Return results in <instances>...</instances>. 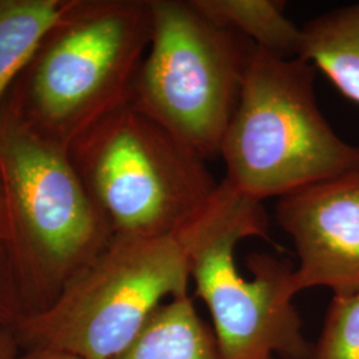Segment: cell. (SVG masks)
<instances>
[{
    "instance_id": "obj_1",
    "label": "cell",
    "mask_w": 359,
    "mask_h": 359,
    "mask_svg": "<svg viewBox=\"0 0 359 359\" xmlns=\"http://www.w3.org/2000/svg\"><path fill=\"white\" fill-rule=\"evenodd\" d=\"M191 280L210 313L225 359H311L295 309L294 268L283 259L253 253L252 278L240 274L236 248L246 238L273 244L264 203L237 191L225 179L206 205L179 231Z\"/></svg>"
},
{
    "instance_id": "obj_2",
    "label": "cell",
    "mask_w": 359,
    "mask_h": 359,
    "mask_svg": "<svg viewBox=\"0 0 359 359\" xmlns=\"http://www.w3.org/2000/svg\"><path fill=\"white\" fill-rule=\"evenodd\" d=\"M219 157L224 179L264 203L359 168V145L322 114L314 65L255 47Z\"/></svg>"
},
{
    "instance_id": "obj_3",
    "label": "cell",
    "mask_w": 359,
    "mask_h": 359,
    "mask_svg": "<svg viewBox=\"0 0 359 359\" xmlns=\"http://www.w3.org/2000/svg\"><path fill=\"white\" fill-rule=\"evenodd\" d=\"M191 270L177 233L114 236L44 308L15 323L20 346L83 359H115L165 299L189 295Z\"/></svg>"
},
{
    "instance_id": "obj_4",
    "label": "cell",
    "mask_w": 359,
    "mask_h": 359,
    "mask_svg": "<svg viewBox=\"0 0 359 359\" xmlns=\"http://www.w3.org/2000/svg\"><path fill=\"white\" fill-rule=\"evenodd\" d=\"M148 55L129 103L204 160L219 157L255 44L192 0H151Z\"/></svg>"
},
{
    "instance_id": "obj_5",
    "label": "cell",
    "mask_w": 359,
    "mask_h": 359,
    "mask_svg": "<svg viewBox=\"0 0 359 359\" xmlns=\"http://www.w3.org/2000/svg\"><path fill=\"white\" fill-rule=\"evenodd\" d=\"M0 181L7 244L47 306L115 234L65 154L20 123L0 124Z\"/></svg>"
},
{
    "instance_id": "obj_6",
    "label": "cell",
    "mask_w": 359,
    "mask_h": 359,
    "mask_svg": "<svg viewBox=\"0 0 359 359\" xmlns=\"http://www.w3.org/2000/svg\"><path fill=\"white\" fill-rule=\"evenodd\" d=\"M88 172L115 236L177 233L218 187L206 160L129 102L90 129Z\"/></svg>"
},
{
    "instance_id": "obj_7",
    "label": "cell",
    "mask_w": 359,
    "mask_h": 359,
    "mask_svg": "<svg viewBox=\"0 0 359 359\" xmlns=\"http://www.w3.org/2000/svg\"><path fill=\"white\" fill-rule=\"evenodd\" d=\"M149 39V1L80 7L34 72L31 99L38 115L51 126L76 120L77 128L90 130L128 103Z\"/></svg>"
},
{
    "instance_id": "obj_8",
    "label": "cell",
    "mask_w": 359,
    "mask_h": 359,
    "mask_svg": "<svg viewBox=\"0 0 359 359\" xmlns=\"http://www.w3.org/2000/svg\"><path fill=\"white\" fill-rule=\"evenodd\" d=\"M276 219L294 245L301 293L326 287L333 297L359 292V168L277 198Z\"/></svg>"
},
{
    "instance_id": "obj_9",
    "label": "cell",
    "mask_w": 359,
    "mask_h": 359,
    "mask_svg": "<svg viewBox=\"0 0 359 359\" xmlns=\"http://www.w3.org/2000/svg\"><path fill=\"white\" fill-rule=\"evenodd\" d=\"M115 359H225L191 295L169 299Z\"/></svg>"
},
{
    "instance_id": "obj_10",
    "label": "cell",
    "mask_w": 359,
    "mask_h": 359,
    "mask_svg": "<svg viewBox=\"0 0 359 359\" xmlns=\"http://www.w3.org/2000/svg\"><path fill=\"white\" fill-rule=\"evenodd\" d=\"M301 27L299 57L359 104V3L318 15Z\"/></svg>"
},
{
    "instance_id": "obj_11",
    "label": "cell",
    "mask_w": 359,
    "mask_h": 359,
    "mask_svg": "<svg viewBox=\"0 0 359 359\" xmlns=\"http://www.w3.org/2000/svg\"><path fill=\"white\" fill-rule=\"evenodd\" d=\"M218 26L236 31L257 48L281 57H299L302 27L285 13L280 0H192Z\"/></svg>"
},
{
    "instance_id": "obj_12",
    "label": "cell",
    "mask_w": 359,
    "mask_h": 359,
    "mask_svg": "<svg viewBox=\"0 0 359 359\" xmlns=\"http://www.w3.org/2000/svg\"><path fill=\"white\" fill-rule=\"evenodd\" d=\"M71 10L57 0H0V102L43 39Z\"/></svg>"
},
{
    "instance_id": "obj_13",
    "label": "cell",
    "mask_w": 359,
    "mask_h": 359,
    "mask_svg": "<svg viewBox=\"0 0 359 359\" xmlns=\"http://www.w3.org/2000/svg\"><path fill=\"white\" fill-rule=\"evenodd\" d=\"M311 359H359V292L333 297Z\"/></svg>"
},
{
    "instance_id": "obj_14",
    "label": "cell",
    "mask_w": 359,
    "mask_h": 359,
    "mask_svg": "<svg viewBox=\"0 0 359 359\" xmlns=\"http://www.w3.org/2000/svg\"><path fill=\"white\" fill-rule=\"evenodd\" d=\"M20 342L15 326L0 322V359H19Z\"/></svg>"
},
{
    "instance_id": "obj_15",
    "label": "cell",
    "mask_w": 359,
    "mask_h": 359,
    "mask_svg": "<svg viewBox=\"0 0 359 359\" xmlns=\"http://www.w3.org/2000/svg\"><path fill=\"white\" fill-rule=\"evenodd\" d=\"M22 311L13 301V294H10L1 285H0V322L13 325L18 321Z\"/></svg>"
},
{
    "instance_id": "obj_16",
    "label": "cell",
    "mask_w": 359,
    "mask_h": 359,
    "mask_svg": "<svg viewBox=\"0 0 359 359\" xmlns=\"http://www.w3.org/2000/svg\"><path fill=\"white\" fill-rule=\"evenodd\" d=\"M19 359H83L76 355L55 350H26Z\"/></svg>"
},
{
    "instance_id": "obj_17",
    "label": "cell",
    "mask_w": 359,
    "mask_h": 359,
    "mask_svg": "<svg viewBox=\"0 0 359 359\" xmlns=\"http://www.w3.org/2000/svg\"><path fill=\"white\" fill-rule=\"evenodd\" d=\"M8 238V222H7V209L4 201V193L0 181V248L7 243Z\"/></svg>"
},
{
    "instance_id": "obj_18",
    "label": "cell",
    "mask_w": 359,
    "mask_h": 359,
    "mask_svg": "<svg viewBox=\"0 0 359 359\" xmlns=\"http://www.w3.org/2000/svg\"><path fill=\"white\" fill-rule=\"evenodd\" d=\"M273 359H276V358H273Z\"/></svg>"
}]
</instances>
